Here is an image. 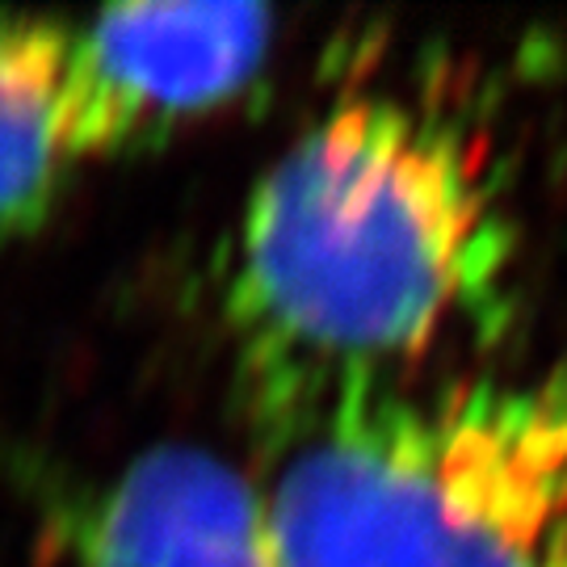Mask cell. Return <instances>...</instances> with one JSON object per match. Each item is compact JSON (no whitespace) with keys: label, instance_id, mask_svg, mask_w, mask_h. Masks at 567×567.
I'll return each instance as SVG.
<instances>
[{"label":"cell","instance_id":"cell-3","mask_svg":"<svg viewBox=\"0 0 567 567\" xmlns=\"http://www.w3.org/2000/svg\"><path fill=\"white\" fill-rule=\"evenodd\" d=\"M274 39L265 4H131L63 25L60 122L72 164L152 147L244 97Z\"/></svg>","mask_w":567,"mask_h":567},{"label":"cell","instance_id":"cell-5","mask_svg":"<svg viewBox=\"0 0 567 567\" xmlns=\"http://www.w3.org/2000/svg\"><path fill=\"white\" fill-rule=\"evenodd\" d=\"M63 21L0 13V248L39 231L76 168L60 122Z\"/></svg>","mask_w":567,"mask_h":567},{"label":"cell","instance_id":"cell-2","mask_svg":"<svg viewBox=\"0 0 567 567\" xmlns=\"http://www.w3.org/2000/svg\"><path fill=\"white\" fill-rule=\"evenodd\" d=\"M269 425L282 567H567V353L538 374L332 383Z\"/></svg>","mask_w":567,"mask_h":567},{"label":"cell","instance_id":"cell-1","mask_svg":"<svg viewBox=\"0 0 567 567\" xmlns=\"http://www.w3.org/2000/svg\"><path fill=\"white\" fill-rule=\"evenodd\" d=\"M517 231L487 147L437 105L328 110L248 194L224 307L274 421L316 391L412 379L442 341L508 311Z\"/></svg>","mask_w":567,"mask_h":567},{"label":"cell","instance_id":"cell-4","mask_svg":"<svg viewBox=\"0 0 567 567\" xmlns=\"http://www.w3.org/2000/svg\"><path fill=\"white\" fill-rule=\"evenodd\" d=\"M76 567H282L265 487L203 446L143 450L68 508Z\"/></svg>","mask_w":567,"mask_h":567}]
</instances>
